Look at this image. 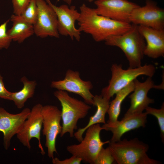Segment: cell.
<instances>
[{"label": "cell", "instance_id": "obj_1", "mask_svg": "<svg viewBox=\"0 0 164 164\" xmlns=\"http://www.w3.org/2000/svg\"><path fill=\"white\" fill-rule=\"evenodd\" d=\"M80 16L77 21L78 29L90 35L96 41H105L109 37L124 33L133 24L119 22L97 14L95 9L83 4L80 8Z\"/></svg>", "mask_w": 164, "mask_h": 164}, {"label": "cell", "instance_id": "obj_2", "mask_svg": "<svg viewBox=\"0 0 164 164\" xmlns=\"http://www.w3.org/2000/svg\"><path fill=\"white\" fill-rule=\"evenodd\" d=\"M109 146L115 162L118 164H159V161L150 158L147 154L148 145L135 138L116 142Z\"/></svg>", "mask_w": 164, "mask_h": 164}, {"label": "cell", "instance_id": "obj_3", "mask_svg": "<svg viewBox=\"0 0 164 164\" xmlns=\"http://www.w3.org/2000/svg\"><path fill=\"white\" fill-rule=\"evenodd\" d=\"M132 24V28L127 32L110 36L104 41L107 45L120 48L128 61L129 67L134 68L142 66L146 43L138 26Z\"/></svg>", "mask_w": 164, "mask_h": 164}, {"label": "cell", "instance_id": "obj_4", "mask_svg": "<svg viewBox=\"0 0 164 164\" xmlns=\"http://www.w3.org/2000/svg\"><path fill=\"white\" fill-rule=\"evenodd\" d=\"M54 95L62 106V124L60 136L63 137L68 133L73 137L74 131L77 129L78 120L86 117L91 107L84 101L70 96L65 91L58 90L54 92Z\"/></svg>", "mask_w": 164, "mask_h": 164}, {"label": "cell", "instance_id": "obj_5", "mask_svg": "<svg viewBox=\"0 0 164 164\" xmlns=\"http://www.w3.org/2000/svg\"><path fill=\"white\" fill-rule=\"evenodd\" d=\"M111 77L108 86L103 88L101 95L109 99L115 94L133 81L139 76L144 75L152 77L155 68L152 64H145L139 67L127 70L122 65L113 64L111 67Z\"/></svg>", "mask_w": 164, "mask_h": 164}, {"label": "cell", "instance_id": "obj_6", "mask_svg": "<svg viewBox=\"0 0 164 164\" xmlns=\"http://www.w3.org/2000/svg\"><path fill=\"white\" fill-rule=\"evenodd\" d=\"M103 128L100 124L91 126L86 130L84 138L80 143L67 146V151L72 155L81 158L82 161L94 164L97 155L103 145L110 142L109 140H101L100 134Z\"/></svg>", "mask_w": 164, "mask_h": 164}, {"label": "cell", "instance_id": "obj_7", "mask_svg": "<svg viewBox=\"0 0 164 164\" xmlns=\"http://www.w3.org/2000/svg\"><path fill=\"white\" fill-rule=\"evenodd\" d=\"M43 118V135L46 137L45 146L47 149L48 156L50 159L54 158V153H57L56 141L62 130L60 124L61 111L56 106L46 105L42 109Z\"/></svg>", "mask_w": 164, "mask_h": 164}, {"label": "cell", "instance_id": "obj_8", "mask_svg": "<svg viewBox=\"0 0 164 164\" xmlns=\"http://www.w3.org/2000/svg\"><path fill=\"white\" fill-rule=\"evenodd\" d=\"M51 87L58 90L77 94L83 98L86 103L93 105L94 96L91 92L93 85L89 81L83 80L77 71L68 70L64 78L62 80L52 81Z\"/></svg>", "mask_w": 164, "mask_h": 164}, {"label": "cell", "instance_id": "obj_9", "mask_svg": "<svg viewBox=\"0 0 164 164\" xmlns=\"http://www.w3.org/2000/svg\"><path fill=\"white\" fill-rule=\"evenodd\" d=\"M38 14L33 25L34 34L38 37L58 38L57 19L53 9L45 0H36Z\"/></svg>", "mask_w": 164, "mask_h": 164}, {"label": "cell", "instance_id": "obj_10", "mask_svg": "<svg viewBox=\"0 0 164 164\" xmlns=\"http://www.w3.org/2000/svg\"><path fill=\"white\" fill-rule=\"evenodd\" d=\"M130 23L155 29H164V10L152 0H145V4L132 12Z\"/></svg>", "mask_w": 164, "mask_h": 164}, {"label": "cell", "instance_id": "obj_11", "mask_svg": "<svg viewBox=\"0 0 164 164\" xmlns=\"http://www.w3.org/2000/svg\"><path fill=\"white\" fill-rule=\"evenodd\" d=\"M53 9L57 19V28L59 34L69 36L73 40L79 41L81 32L75 27V23L80 16V12L75 6L70 7L66 4L57 6L53 4L50 0H45Z\"/></svg>", "mask_w": 164, "mask_h": 164}, {"label": "cell", "instance_id": "obj_12", "mask_svg": "<svg viewBox=\"0 0 164 164\" xmlns=\"http://www.w3.org/2000/svg\"><path fill=\"white\" fill-rule=\"evenodd\" d=\"M96 13L117 21L130 23L133 11L139 6L127 0H97Z\"/></svg>", "mask_w": 164, "mask_h": 164}, {"label": "cell", "instance_id": "obj_13", "mask_svg": "<svg viewBox=\"0 0 164 164\" xmlns=\"http://www.w3.org/2000/svg\"><path fill=\"white\" fill-rule=\"evenodd\" d=\"M43 106L41 104H38L33 107L22 129L16 135L19 141L29 149L31 148V139L32 138H36L38 141V146L40 152L43 155L45 152L41 144L40 138L43 121L42 113Z\"/></svg>", "mask_w": 164, "mask_h": 164}, {"label": "cell", "instance_id": "obj_14", "mask_svg": "<svg viewBox=\"0 0 164 164\" xmlns=\"http://www.w3.org/2000/svg\"><path fill=\"white\" fill-rule=\"evenodd\" d=\"M134 88L132 93L128 97L131 100L129 108L125 114L124 117L142 113L150 104L154 102L153 99L147 96L152 88L164 89V84L155 85L151 77H148L144 82H141L137 79L134 81Z\"/></svg>", "mask_w": 164, "mask_h": 164}, {"label": "cell", "instance_id": "obj_15", "mask_svg": "<svg viewBox=\"0 0 164 164\" xmlns=\"http://www.w3.org/2000/svg\"><path fill=\"white\" fill-rule=\"evenodd\" d=\"M31 110L24 109L20 112L12 114L0 107V132L3 135V144L6 149L9 148L12 137L22 129Z\"/></svg>", "mask_w": 164, "mask_h": 164}, {"label": "cell", "instance_id": "obj_16", "mask_svg": "<svg viewBox=\"0 0 164 164\" xmlns=\"http://www.w3.org/2000/svg\"><path fill=\"white\" fill-rule=\"evenodd\" d=\"M147 115L145 112L132 115L123 117L121 121L118 120L113 123H106L102 127L104 130L112 133L110 142H116L121 140L123 135L126 132L140 127H145Z\"/></svg>", "mask_w": 164, "mask_h": 164}, {"label": "cell", "instance_id": "obj_17", "mask_svg": "<svg viewBox=\"0 0 164 164\" xmlns=\"http://www.w3.org/2000/svg\"><path fill=\"white\" fill-rule=\"evenodd\" d=\"M138 29L146 42L144 55L156 59L164 55V29L138 26Z\"/></svg>", "mask_w": 164, "mask_h": 164}, {"label": "cell", "instance_id": "obj_18", "mask_svg": "<svg viewBox=\"0 0 164 164\" xmlns=\"http://www.w3.org/2000/svg\"><path fill=\"white\" fill-rule=\"evenodd\" d=\"M93 100V105L97 107L95 113L90 117L89 122L86 126L79 128L74 133V137L79 142L83 140V134L88 128L97 124L106 123L105 115L109 107L110 100L101 95L94 96Z\"/></svg>", "mask_w": 164, "mask_h": 164}, {"label": "cell", "instance_id": "obj_19", "mask_svg": "<svg viewBox=\"0 0 164 164\" xmlns=\"http://www.w3.org/2000/svg\"><path fill=\"white\" fill-rule=\"evenodd\" d=\"M10 19L12 26L7 30V33L12 41L21 43L34 34L33 25L25 21L20 15L13 14Z\"/></svg>", "mask_w": 164, "mask_h": 164}, {"label": "cell", "instance_id": "obj_20", "mask_svg": "<svg viewBox=\"0 0 164 164\" xmlns=\"http://www.w3.org/2000/svg\"><path fill=\"white\" fill-rule=\"evenodd\" d=\"M134 88V81L126 87L115 94L114 99L110 102L107 113L108 116V123H113L117 121L121 111V104L125 98L131 92Z\"/></svg>", "mask_w": 164, "mask_h": 164}, {"label": "cell", "instance_id": "obj_21", "mask_svg": "<svg viewBox=\"0 0 164 164\" xmlns=\"http://www.w3.org/2000/svg\"><path fill=\"white\" fill-rule=\"evenodd\" d=\"M20 80L23 85L22 88L18 91L11 92L10 99L19 109L23 108L27 100L32 97L37 84L35 80L29 81L25 76Z\"/></svg>", "mask_w": 164, "mask_h": 164}, {"label": "cell", "instance_id": "obj_22", "mask_svg": "<svg viewBox=\"0 0 164 164\" xmlns=\"http://www.w3.org/2000/svg\"><path fill=\"white\" fill-rule=\"evenodd\" d=\"M38 9L36 0H31L20 15L28 23L33 25L37 16Z\"/></svg>", "mask_w": 164, "mask_h": 164}, {"label": "cell", "instance_id": "obj_23", "mask_svg": "<svg viewBox=\"0 0 164 164\" xmlns=\"http://www.w3.org/2000/svg\"><path fill=\"white\" fill-rule=\"evenodd\" d=\"M146 113L155 116L157 119L160 132V137L162 141L164 142V104L163 103L161 108L157 109L147 107L145 110Z\"/></svg>", "mask_w": 164, "mask_h": 164}, {"label": "cell", "instance_id": "obj_24", "mask_svg": "<svg viewBox=\"0 0 164 164\" xmlns=\"http://www.w3.org/2000/svg\"><path fill=\"white\" fill-rule=\"evenodd\" d=\"M114 162L109 147L104 148L103 147L97 155L94 164H111Z\"/></svg>", "mask_w": 164, "mask_h": 164}, {"label": "cell", "instance_id": "obj_25", "mask_svg": "<svg viewBox=\"0 0 164 164\" xmlns=\"http://www.w3.org/2000/svg\"><path fill=\"white\" fill-rule=\"evenodd\" d=\"M9 21V19L0 25V50L8 49L12 41L7 33V26Z\"/></svg>", "mask_w": 164, "mask_h": 164}, {"label": "cell", "instance_id": "obj_26", "mask_svg": "<svg viewBox=\"0 0 164 164\" xmlns=\"http://www.w3.org/2000/svg\"><path fill=\"white\" fill-rule=\"evenodd\" d=\"M31 0H12L13 14L20 15Z\"/></svg>", "mask_w": 164, "mask_h": 164}, {"label": "cell", "instance_id": "obj_27", "mask_svg": "<svg viewBox=\"0 0 164 164\" xmlns=\"http://www.w3.org/2000/svg\"><path fill=\"white\" fill-rule=\"evenodd\" d=\"M82 161L81 158L72 155L70 157L63 160H60L57 157L52 159L53 164H80Z\"/></svg>", "mask_w": 164, "mask_h": 164}, {"label": "cell", "instance_id": "obj_28", "mask_svg": "<svg viewBox=\"0 0 164 164\" xmlns=\"http://www.w3.org/2000/svg\"><path fill=\"white\" fill-rule=\"evenodd\" d=\"M11 92L5 88L3 80V77L0 74V97L10 101Z\"/></svg>", "mask_w": 164, "mask_h": 164}, {"label": "cell", "instance_id": "obj_29", "mask_svg": "<svg viewBox=\"0 0 164 164\" xmlns=\"http://www.w3.org/2000/svg\"><path fill=\"white\" fill-rule=\"evenodd\" d=\"M68 5H70L71 3L72 0H62Z\"/></svg>", "mask_w": 164, "mask_h": 164}, {"label": "cell", "instance_id": "obj_30", "mask_svg": "<svg viewBox=\"0 0 164 164\" xmlns=\"http://www.w3.org/2000/svg\"><path fill=\"white\" fill-rule=\"evenodd\" d=\"M89 2H92V1H94V0H86Z\"/></svg>", "mask_w": 164, "mask_h": 164}]
</instances>
